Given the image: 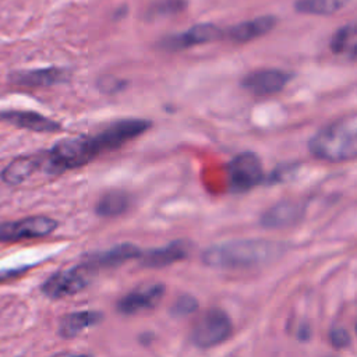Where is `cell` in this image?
Wrapping results in <instances>:
<instances>
[{"instance_id": "7a4b0ae2", "label": "cell", "mask_w": 357, "mask_h": 357, "mask_svg": "<svg viewBox=\"0 0 357 357\" xmlns=\"http://www.w3.org/2000/svg\"><path fill=\"white\" fill-rule=\"evenodd\" d=\"M310 152L321 160L339 163L357 155V116L344 114L317 131L308 141Z\"/></svg>"}, {"instance_id": "4316f807", "label": "cell", "mask_w": 357, "mask_h": 357, "mask_svg": "<svg viewBox=\"0 0 357 357\" xmlns=\"http://www.w3.org/2000/svg\"><path fill=\"white\" fill-rule=\"evenodd\" d=\"M124 86V82L117 79V78H100L99 79V88H102V91H109V92H114V91H120V88Z\"/></svg>"}, {"instance_id": "2e32d148", "label": "cell", "mask_w": 357, "mask_h": 357, "mask_svg": "<svg viewBox=\"0 0 357 357\" xmlns=\"http://www.w3.org/2000/svg\"><path fill=\"white\" fill-rule=\"evenodd\" d=\"M42 155H22L14 158L4 169L0 172V178L7 185H20L33 173L40 170Z\"/></svg>"}, {"instance_id": "44dd1931", "label": "cell", "mask_w": 357, "mask_h": 357, "mask_svg": "<svg viewBox=\"0 0 357 357\" xmlns=\"http://www.w3.org/2000/svg\"><path fill=\"white\" fill-rule=\"evenodd\" d=\"M329 47L335 54H344L350 60L356 59V25L340 26L331 38Z\"/></svg>"}, {"instance_id": "e0dca14e", "label": "cell", "mask_w": 357, "mask_h": 357, "mask_svg": "<svg viewBox=\"0 0 357 357\" xmlns=\"http://www.w3.org/2000/svg\"><path fill=\"white\" fill-rule=\"evenodd\" d=\"M278 20L273 15H262L257 17L248 21H243L237 25H233L227 29V32H223L230 40L237 43H244L254 40L259 36L266 35L269 31H272L276 25Z\"/></svg>"}, {"instance_id": "ba28073f", "label": "cell", "mask_w": 357, "mask_h": 357, "mask_svg": "<svg viewBox=\"0 0 357 357\" xmlns=\"http://www.w3.org/2000/svg\"><path fill=\"white\" fill-rule=\"evenodd\" d=\"M57 227L59 222L46 215H35L18 220L0 222V243H14L46 237Z\"/></svg>"}, {"instance_id": "277c9868", "label": "cell", "mask_w": 357, "mask_h": 357, "mask_svg": "<svg viewBox=\"0 0 357 357\" xmlns=\"http://www.w3.org/2000/svg\"><path fill=\"white\" fill-rule=\"evenodd\" d=\"M96 268L84 261L73 268L61 269L50 275L40 286V291L50 300H60L82 291L95 276Z\"/></svg>"}, {"instance_id": "603a6c76", "label": "cell", "mask_w": 357, "mask_h": 357, "mask_svg": "<svg viewBox=\"0 0 357 357\" xmlns=\"http://www.w3.org/2000/svg\"><path fill=\"white\" fill-rule=\"evenodd\" d=\"M187 7L185 0H156L151 4L146 13V18L166 17L181 13Z\"/></svg>"}, {"instance_id": "9c48e42d", "label": "cell", "mask_w": 357, "mask_h": 357, "mask_svg": "<svg viewBox=\"0 0 357 357\" xmlns=\"http://www.w3.org/2000/svg\"><path fill=\"white\" fill-rule=\"evenodd\" d=\"M222 36H223V31L218 25L202 22V24L192 25L184 32L165 36L159 42V47L169 52H177V50H184L197 45H204L208 42L218 40Z\"/></svg>"}, {"instance_id": "d6986e66", "label": "cell", "mask_w": 357, "mask_h": 357, "mask_svg": "<svg viewBox=\"0 0 357 357\" xmlns=\"http://www.w3.org/2000/svg\"><path fill=\"white\" fill-rule=\"evenodd\" d=\"M103 319V314L100 311H74L66 314L59 324L57 333L63 339H73L78 336L82 331L95 326Z\"/></svg>"}, {"instance_id": "8fae6325", "label": "cell", "mask_w": 357, "mask_h": 357, "mask_svg": "<svg viewBox=\"0 0 357 357\" xmlns=\"http://www.w3.org/2000/svg\"><path fill=\"white\" fill-rule=\"evenodd\" d=\"M163 283H151L131 290L117 301V311L124 315L138 314L144 310H151L159 304L165 294Z\"/></svg>"}, {"instance_id": "30bf717a", "label": "cell", "mask_w": 357, "mask_h": 357, "mask_svg": "<svg viewBox=\"0 0 357 357\" xmlns=\"http://www.w3.org/2000/svg\"><path fill=\"white\" fill-rule=\"evenodd\" d=\"M8 82L24 88H47L67 82L70 71L61 67H45L32 70H15L8 74Z\"/></svg>"}, {"instance_id": "3957f363", "label": "cell", "mask_w": 357, "mask_h": 357, "mask_svg": "<svg viewBox=\"0 0 357 357\" xmlns=\"http://www.w3.org/2000/svg\"><path fill=\"white\" fill-rule=\"evenodd\" d=\"M40 170L50 176H59L67 170L88 165L100 153L93 137L81 134L57 141L50 149L40 152Z\"/></svg>"}, {"instance_id": "52a82bcc", "label": "cell", "mask_w": 357, "mask_h": 357, "mask_svg": "<svg viewBox=\"0 0 357 357\" xmlns=\"http://www.w3.org/2000/svg\"><path fill=\"white\" fill-rule=\"evenodd\" d=\"M227 177L230 190L234 192H245L264 183V169L257 153L245 151L237 153L227 166Z\"/></svg>"}, {"instance_id": "7c38bea8", "label": "cell", "mask_w": 357, "mask_h": 357, "mask_svg": "<svg viewBox=\"0 0 357 357\" xmlns=\"http://www.w3.org/2000/svg\"><path fill=\"white\" fill-rule=\"evenodd\" d=\"M291 77L290 73L278 68L257 70L241 79V86L254 95H272L280 92Z\"/></svg>"}, {"instance_id": "9a60e30c", "label": "cell", "mask_w": 357, "mask_h": 357, "mask_svg": "<svg viewBox=\"0 0 357 357\" xmlns=\"http://www.w3.org/2000/svg\"><path fill=\"white\" fill-rule=\"evenodd\" d=\"M304 213L300 201H279L261 216V226L265 229H282L297 223Z\"/></svg>"}, {"instance_id": "ac0fdd59", "label": "cell", "mask_w": 357, "mask_h": 357, "mask_svg": "<svg viewBox=\"0 0 357 357\" xmlns=\"http://www.w3.org/2000/svg\"><path fill=\"white\" fill-rule=\"evenodd\" d=\"M142 250L132 243H120L107 250L89 254L85 261L92 264L95 268L99 266H117L130 259L139 258Z\"/></svg>"}, {"instance_id": "6da1fadb", "label": "cell", "mask_w": 357, "mask_h": 357, "mask_svg": "<svg viewBox=\"0 0 357 357\" xmlns=\"http://www.w3.org/2000/svg\"><path fill=\"white\" fill-rule=\"evenodd\" d=\"M286 245L265 238H240L213 244L204 250L202 262L212 268H251L272 262Z\"/></svg>"}, {"instance_id": "d4e9b609", "label": "cell", "mask_w": 357, "mask_h": 357, "mask_svg": "<svg viewBox=\"0 0 357 357\" xmlns=\"http://www.w3.org/2000/svg\"><path fill=\"white\" fill-rule=\"evenodd\" d=\"M296 169H297V166H296V165L278 166L276 169H273V170H272V173L269 174V177L264 178V183H265V184H269V185H272V184H278V183H282V181H284V180L290 178V177H291V174H293V172H294Z\"/></svg>"}, {"instance_id": "5b68a950", "label": "cell", "mask_w": 357, "mask_h": 357, "mask_svg": "<svg viewBox=\"0 0 357 357\" xmlns=\"http://www.w3.org/2000/svg\"><path fill=\"white\" fill-rule=\"evenodd\" d=\"M233 332L230 317L220 308L206 310L191 331V340L197 347L209 349L226 342Z\"/></svg>"}, {"instance_id": "cb8c5ba5", "label": "cell", "mask_w": 357, "mask_h": 357, "mask_svg": "<svg viewBox=\"0 0 357 357\" xmlns=\"http://www.w3.org/2000/svg\"><path fill=\"white\" fill-rule=\"evenodd\" d=\"M198 308V301L190 294L180 296L172 305L170 312L174 317H185Z\"/></svg>"}, {"instance_id": "83f0119b", "label": "cell", "mask_w": 357, "mask_h": 357, "mask_svg": "<svg viewBox=\"0 0 357 357\" xmlns=\"http://www.w3.org/2000/svg\"><path fill=\"white\" fill-rule=\"evenodd\" d=\"M29 269V266H21V268H7V269H0V282H6V280H11L15 279L21 275H24L26 271Z\"/></svg>"}, {"instance_id": "8992f818", "label": "cell", "mask_w": 357, "mask_h": 357, "mask_svg": "<svg viewBox=\"0 0 357 357\" xmlns=\"http://www.w3.org/2000/svg\"><path fill=\"white\" fill-rule=\"evenodd\" d=\"M152 123L145 119H121L105 126L100 131L93 134V141L99 153L114 151L128 141L139 137L151 128Z\"/></svg>"}, {"instance_id": "484cf974", "label": "cell", "mask_w": 357, "mask_h": 357, "mask_svg": "<svg viewBox=\"0 0 357 357\" xmlns=\"http://www.w3.org/2000/svg\"><path fill=\"white\" fill-rule=\"evenodd\" d=\"M329 340L335 349H346L351 343V337H350L349 332L342 326H333L331 329Z\"/></svg>"}, {"instance_id": "4fadbf2b", "label": "cell", "mask_w": 357, "mask_h": 357, "mask_svg": "<svg viewBox=\"0 0 357 357\" xmlns=\"http://www.w3.org/2000/svg\"><path fill=\"white\" fill-rule=\"evenodd\" d=\"M0 123L33 132H57L61 130L59 121L32 110H0Z\"/></svg>"}, {"instance_id": "5bb4252c", "label": "cell", "mask_w": 357, "mask_h": 357, "mask_svg": "<svg viewBox=\"0 0 357 357\" xmlns=\"http://www.w3.org/2000/svg\"><path fill=\"white\" fill-rule=\"evenodd\" d=\"M191 244L187 240H174L163 247L142 251L139 255L141 265L145 268H163L188 257Z\"/></svg>"}, {"instance_id": "ffe728a7", "label": "cell", "mask_w": 357, "mask_h": 357, "mask_svg": "<svg viewBox=\"0 0 357 357\" xmlns=\"http://www.w3.org/2000/svg\"><path fill=\"white\" fill-rule=\"evenodd\" d=\"M130 204V198L124 191L112 190L100 197L95 206V212L103 218H113L121 215Z\"/></svg>"}, {"instance_id": "7402d4cb", "label": "cell", "mask_w": 357, "mask_h": 357, "mask_svg": "<svg viewBox=\"0 0 357 357\" xmlns=\"http://www.w3.org/2000/svg\"><path fill=\"white\" fill-rule=\"evenodd\" d=\"M350 0H297L294 8L301 14L332 15L346 7Z\"/></svg>"}]
</instances>
